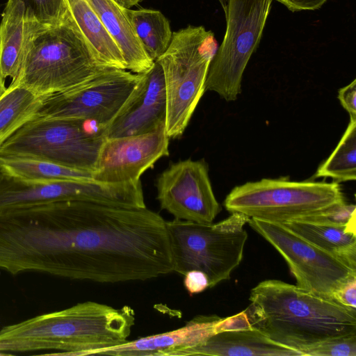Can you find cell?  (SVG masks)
<instances>
[{
	"label": "cell",
	"mask_w": 356,
	"mask_h": 356,
	"mask_svg": "<svg viewBox=\"0 0 356 356\" xmlns=\"http://www.w3.org/2000/svg\"><path fill=\"white\" fill-rule=\"evenodd\" d=\"M8 270L99 283L173 272L165 220L147 207L66 200L14 209L1 228Z\"/></svg>",
	"instance_id": "obj_1"
},
{
	"label": "cell",
	"mask_w": 356,
	"mask_h": 356,
	"mask_svg": "<svg viewBox=\"0 0 356 356\" xmlns=\"http://www.w3.org/2000/svg\"><path fill=\"white\" fill-rule=\"evenodd\" d=\"M245 310L252 327L302 353L324 341L356 334V309L278 280L252 289Z\"/></svg>",
	"instance_id": "obj_2"
},
{
	"label": "cell",
	"mask_w": 356,
	"mask_h": 356,
	"mask_svg": "<svg viewBox=\"0 0 356 356\" xmlns=\"http://www.w3.org/2000/svg\"><path fill=\"white\" fill-rule=\"evenodd\" d=\"M135 323L129 306L114 308L92 301L3 327L0 341H17L20 352L58 350L54 355H90L128 341Z\"/></svg>",
	"instance_id": "obj_3"
},
{
	"label": "cell",
	"mask_w": 356,
	"mask_h": 356,
	"mask_svg": "<svg viewBox=\"0 0 356 356\" xmlns=\"http://www.w3.org/2000/svg\"><path fill=\"white\" fill-rule=\"evenodd\" d=\"M111 69L96 59L70 11L56 25H42L28 43L17 78L21 85L42 96L76 86Z\"/></svg>",
	"instance_id": "obj_4"
},
{
	"label": "cell",
	"mask_w": 356,
	"mask_h": 356,
	"mask_svg": "<svg viewBox=\"0 0 356 356\" xmlns=\"http://www.w3.org/2000/svg\"><path fill=\"white\" fill-rule=\"evenodd\" d=\"M249 220L235 212L217 223L166 221L173 272L202 271L209 288L229 280L242 261L248 239L243 227Z\"/></svg>",
	"instance_id": "obj_5"
},
{
	"label": "cell",
	"mask_w": 356,
	"mask_h": 356,
	"mask_svg": "<svg viewBox=\"0 0 356 356\" xmlns=\"http://www.w3.org/2000/svg\"><path fill=\"white\" fill-rule=\"evenodd\" d=\"M218 47L211 30L188 25L172 33L168 48L156 60L164 76L165 131L170 138L180 137L188 126L205 92L209 67Z\"/></svg>",
	"instance_id": "obj_6"
},
{
	"label": "cell",
	"mask_w": 356,
	"mask_h": 356,
	"mask_svg": "<svg viewBox=\"0 0 356 356\" xmlns=\"http://www.w3.org/2000/svg\"><path fill=\"white\" fill-rule=\"evenodd\" d=\"M345 201L339 182L261 179L234 187L223 205L230 213L284 223L317 213Z\"/></svg>",
	"instance_id": "obj_7"
},
{
	"label": "cell",
	"mask_w": 356,
	"mask_h": 356,
	"mask_svg": "<svg viewBox=\"0 0 356 356\" xmlns=\"http://www.w3.org/2000/svg\"><path fill=\"white\" fill-rule=\"evenodd\" d=\"M86 122L37 117L0 147V154L51 161L93 172L106 137L104 130L89 131Z\"/></svg>",
	"instance_id": "obj_8"
},
{
	"label": "cell",
	"mask_w": 356,
	"mask_h": 356,
	"mask_svg": "<svg viewBox=\"0 0 356 356\" xmlns=\"http://www.w3.org/2000/svg\"><path fill=\"white\" fill-rule=\"evenodd\" d=\"M273 0H228L226 31L211 61L204 88L227 102L241 93L246 66L261 41Z\"/></svg>",
	"instance_id": "obj_9"
},
{
	"label": "cell",
	"mask_w": 356,
	"mask_h": 356,
	"mask_svg": "<svg viewBox=\"0 0 356 356\" xmlns=\"http://www.w3.org/2000/svg\"><path fill=\"white\" fill-rule=\"evenodd\" d=\"M249 225L281 254L300 289L325 298L356 278V270L282 223L250 218Z\"/></svg>",
	"instance_id": "obj_10"
},
{
	"label": "cell",
	"mask_w": 356,
	"mask_h": 356,
	"mask_svg": "<svg viewBox=\"0 0 356 356\" xmlns=\"http://www.w3.org/2000/svg\"><path fill=\"white\" fill-rule=\"evenodd\" d=\"M140 74L111 68L65 91L48 95L38 117L92 122L104 129L136 86Z\"/></svg>",
	"instance_id": "obj_11"
},
{
	"label": "cell",
	"mask_w": 356,
	"mask_h": 356,
	"mask_svg": "<svg viewBox=\"0 0 356 356\" xmlns=\"http://www.w3.org/2000/svg\"><path fill=\"white\" fill-rule=\"evenodd\" d=\"M156 187L161 209L175 218L212 223L221 211L204 159L171 164L159 175Z\"/></svg>",
	"instance_id": "obj_12"
},
{
	"label": "cell",
	"mask_w": 356,
	"mask_h": 356,
	"mask_svg": "<svg viewBox=\"0 0 356 356\" xmlns=\"http://www.w3.org/2000/svg\"><path fill=\"white\" fill-rule=\"evenodd\" d=\"M169 140L165 122L145 134L106 138L92 179L112 184L140 180V176L159 159L169 155Z\"/></svg>",
	"instance_id": "obj_13"
},
{
	"label": "cell",
	"mask_w": 356,
	"mask_h": 356,
	"mask_svg": "<svg viewBox=\"0 0 356 356\" xmlns=\"http://www.w3.org/2000/svg\"><path fill=\"white\" fill-rule=\"evenodd\" d=\"M166 95L161 66L140 74L133 92L104 129L106 138L145 134L165 122Z\"/></svg>",
	"instance_id": "obj_14"
},
{
	"label": "cell",
	"mask_w": 356,
	"mask_h": 356,
	"mask_svg": "<svg viewBox=\"0 0 356 356\" xmlns=\"http://www.w3.org/2000/svg\"><path fill=\"white\" fill-rule=\"evenodd\" d=\"M97 195L90 179L31 181L0 172V212L58 201L90 202Z\"/></svg>",
	"instance_id": "obj_15"
},
{
	"label": "cell",
	"mask_w": 356,
	"mask_h": 356,
	"mask_svg": "<svg viewBox=\"0 0 356 356\" xmlns=\"http://www.w3.org/2000/svg\"><path fill=\"white\" fill-rule=\"evenodd\" d=\"M216 316L195 317L180 328L93 351L90 355L177 356L216 333Z\"/></svg>",
	"instance_id": "obj_16"
},
{
	"label": "cell",
	"mask_w": 356,
	"mask_h": 356,
	"mask_svg": "<svg viewBox=\"0 0 356 356\" xmlns=\"http://www.w3.org/2000/svg\"><path fill=\"white\" fill-rule=\"evenodd\" d=\"M302 356V353L277 343L259 330L250 327L215 333L177 356Z\"/></svg>",
	"instance_id": "obj_17"
},
{
	"label": "cell",
	"mask_w": 356,
	"mask_h": 356,
	"mask_svg": "<svg viewBox=\"0 0 356 356\" xmlns=\"http://www.w3.org/2000/svg\"><path fill=\"white\" fill-rule=\"evenodd\" d=\"M42 25L22 1H8L0 24V69L5 79L17 78L26 46Z\"/></svg>",
	"instance_id": "obj_18"
},
{
	"label": "cell",
	"mask_w": 356,
	"mask_h": 356,
	"mask_svg": "<svg viewBox=\"0 0 356 356\" xmlns=\"http://www.w3.org/2000/svg\"><path fill=\"white\" fill-rule=\"evenodd\" d=\"M120 49L127 70L144 74L153 66L145 51L124 8L113 0H87Z\"/></svg>",
	"instance_id": "obj_19"
},
{
	"label": "cell",
	"mask_w": 356,
	"mask_h": 356,
	"mask_svg": "<svg viewBox=\"0 0 356 356\" xmlns=\"http://www.w3.org/2000/svg\"><path fill=\"white\" fill-rule=\"evenodd\" d=\"M68 10L96 59L108 68L126 70L118 46L87 0H66Z\"/></svg>",
	"instance_id": "obj_20"
},
{
	"label": "cell",
	"mask_w": 356,
	"mask_h": 356,
	"mask_svg": "<svg viewBox=\"0 0 356 356\" xmlns=\"http://www.w3.org/2000/svg\"><path fill=\"white\" fill-rule=\"evenodd\" d=\"M282 224L356 270L355 221L348 225H334L306 220H293Z\"/></svg>",
	"instance_id": "obj_21"
},
{
	"label": "cell",
	"mask_w": 356,
	"mask_h": 356,
	"mask_svg": "<svg viewBox=\"0 0 356 356\" xmlns=\"http://www.w3.org/2000/svg\"><path fill=\"white\" fill-rule=\"evenodd\" d=\"M47 97L21 85L10 84L0 98V147L25 124L38 117Z\"/></svg>",
	"instance_id": "obj_22"
},
{
	"label": "cell",
	"mask_w": 356,
	"mask_h": 356,
	"mask_svg": "<svg viewBox=\"0 0 356 356\" xmlns=\"http://www.w3.org/2000/svg\"><path fill=\"white\" fill-rule=\"evenodd\" d=\"M0 172L31 181L54 182L92 179V172L51 161L0 154Z\"/></svg>",
	"instance_id": "obj_23"
},
{
	"label": "cell",
	"mask_w": 356,
	"mask_h": 356,
	"mask_svg": "<svg viewBox=\"0 0 356 356\" xmlns=\"http://www.w3.org/2000/svg\"><path fill=\"white\" fill-rule=\"evenodd\" d=\"M124 10L145 51L151 60L156 61L167 50L172 40L169 21L157 10Z\"/></svg>",
	"instance_id": "obj_24"
},
{
	"label": "cell",
	"mask_w": 356,
	"mask_h": 356,
	"mask_svg": "<svg viewBox=\"0 0 356 356\" xmlns=\"http://www.w3.org/2000/svg\"><path fill=\"white\" fill-rule=\"evenodd\" d=\"M316 178H331L339 181L356 179V120L348 125L330 156L318 167Z\"/></svg>",
	"instance_id": "obj_25"
},
{
	"label": "cell",
	"mask_w": 356,
	"mask_h": 356,
	"mask_svg": "<svg viewBox=\"0 0 356 356\" xmlns=\"http://www.w3.org/2000/svg\"><path fill=\"white\" fill-rule=\"evenodd\" d=\"M29 7L38 21L43 25H56L69 13L66 0H21Z\"/></svg>",
	"instance_id": "obj_26"
},
{
	"label": "cell",
	"mask_w": 356,
	"mask_h": 356,
	"mask_svg": "<svg viewBox=\"0 0 356 356\" xmlns=\"http://www.w3.org/2000/svg\"><path fill=\"white\" fill-rule=\"evenodd\" d=\"M304 356H356V334L324 341L305 351Z\"/></svg>",
	"instance_id": "obj_27"
},
{
	"label": "cell",
	"mask_w": 356,
	"mask_h": 356,
	"mask_svg": "<svg viewBox=\"0 0 356 356\" xmlns=\"http://www.w3.org/2000/svg\"><path fill=\"white\" fill-rule=\"evenodd\" d=\"M355 205L346 201L332 205L317 213L298 219L334 225H348L355 221Z\"/></svg>",
	"instance_id": "obj_28"
},
{
	"label": "cell",
	"mask_w": 356,
	"mask_h": 356,
	"mask_svg": "<svg viewBox=\"0 0 356 356\" xmlns=\"http://www.w3.org/2000/svg\"><path fill=\"white\" fill-rule=\"evenodd\" d=\"M184 276V287L191 296L201 293L209 288L208 277L202 271L192 270Z\"/></svg>",
	"instance_id": "obj_29"
},
{
	"label": "cell",
	"mask_w": 356,
	"mask_h": 356,
	"mask_svg": "<svg viewBox=\"0 0 356 356\" xmlns=\"http://www.w3.org/2000/svg\"><path fill=\"white\" fill-rule=\"evenodd\" d=\"M338 99L343 108L348 112L350 119L356 120V80L338 91Z\"/></svg>",
	"instance_id": "obj_30"
},
{
	"label": "cell",
	"mask_w": 356,
	"mask_h": 356,
	"mask_svg": "<svg viewBox=\"0 0 356 356\" xmlns=\"http://www.w3.org/2000/svg\"><path fill=\"white\" fill-rule=\"evenodd\" d=\"M252 327L245 311L234 316L220 318L216 324V333L233 330H241Z\"/></svg>",
	"instance_id": "obj_31"
},
{
	"label": "cell",
	"mask_w": 356,
	"mask_h": 356,
	"mask_svg": "<svg viewBox=\"0 0 356 356\" xmlns=\"http://www.w3.org/2000/svg\"><path fill=\"white\" fill-rule=\"evenodd\" d=\"M341 304L356 309V278L343 285L333 296Z\"/></svg>",
	"instance_id": "obj_32"
},
{
	"label": "cell",
	"mask_w": 356,
	"mask_h": 356,
	"mask_svg": "<svg viewBox=\"0 0 356 356\" xmlns=\"http://www.w3.org/2000/svg\"><path fill=\"white\" fill-rule=\"evenodd\" d=\"M285 6L291 12L315 10L327 0H275Z\"/></svg>",
	"instance_id": "obj_33"
},
{
	"label": "cell",
	"mask_w": 356,
	"mask_h": 356,
	"mask_svg": "<svg viewBox=\"0 0 356 356\" xmlns=\"http://www.w3.org/2000/svg\"><path fill=\"white\" fill-rule=\"evenodd\" d=\"M120 6L130 9L131 7L138 4L143 0H113Z\"/></svg>",
	"instance_id": "obj_34"
},
{
	"label": "cell",
	"mask_w": 356,
	"mask_h": 356,
	"mask_svg": "<svg viewBox=\"0 0 356 356\" xmlns=\"http://www.w3.org/2000/svg\"><path fill=\"white\" fill-rule=\"evenodd\" d=\"M7 88L5 86V79L3 77L0 69V98L6 92Z\"/></svg>",
	"instance_id": "obj_35"
},
{
	"label": "cell",
	"mask_w": 356,
	"mask_h": 356,
	"mask_svg": "<svg viewBox=\"0 0 356 356\" xmlns=\"http://www.w3.org/2000/svg\"><path fill=\"white\" fill-rule=\"evenodd\" d=\"M218 1H219L220 4L221 5L222 10L225 13L226 10L228 0H218Z\"/></svg>",
	"instance_id": "obj_36"
}]
</instances>
